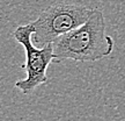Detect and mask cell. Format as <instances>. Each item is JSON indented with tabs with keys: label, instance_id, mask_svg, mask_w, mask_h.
I'll return each mask as SVG.
<instances>
[{
	"label": "cell",
	"instance_id": "cell-2",
	"mask_svg": "<svg viewBox=\"0 0 125 121\" xmlns=\"http://www.w3.org/2000/svg\"><path fill=\"white\" fill-rule=\"evenodd\" d=\"M93 8L83 5L56 2L45 8L35 21L30 22L35 28L32 42L36 47L43 48L62 35H65L87 22Z\"/></svg>",
	"mask_w": 125,
	"mask_h": 121
},
{
	"label": "cell",
	"instance_id": "cell-3",
	"mask_svg": "<svg viewBox=\"0 0 125 121\" xmlns=\"http://www.w3.org/2000/svg\"><path fill=\"white\" fill-rule=\"evenodd\" d=\"M34 34L35 28L30 22L19 26L13 31L14 40L22 45L26 51V63L23 67L26 69L27 77L15 83V87L23 94L31 93L37 86L48 83L46 71L50 64L54 62L52 43L38 48L32 42Z\"/></svg>",
	"mask_w": 125,
	"mask_h": 121
},
{
	"label": "cell",
	"instance_id": "cell-1",
	"mask_svg": "<svg viewBox=\"0 0 125 121\" xmlns=\"http://www.w3.org/2000/svg\"><path fill=\"white\" fill-rule=\"evenodd\" d=\"M54 62H96L111 55L115 42L107 34L103 12L94 8L87 22L62 35L53 43Z\"/></svg>",
	"mask_w": 125,
	"mask_h": 121
}]
</instances>
